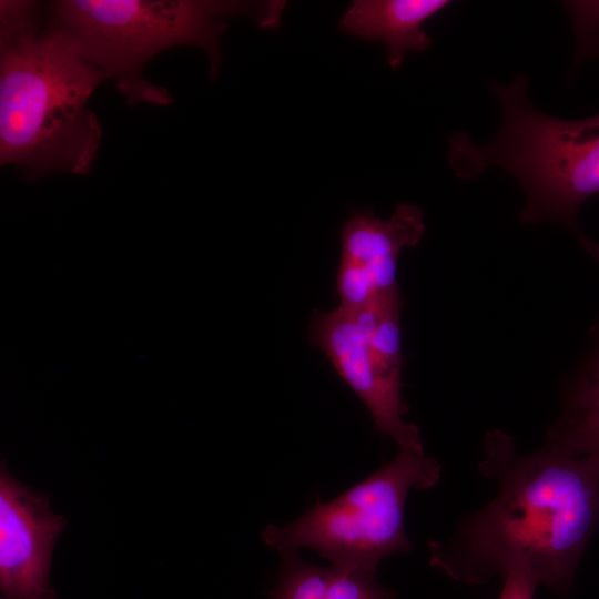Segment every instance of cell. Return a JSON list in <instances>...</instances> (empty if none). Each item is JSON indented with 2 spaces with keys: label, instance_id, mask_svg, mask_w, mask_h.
<instances>
[{
  "label": "cell",
  "instance_id": "obj_13",
  "mask_svg": "<svg viewBox=\"0 0 599 599\" xmlns=\"http://www.w3.org/2000/svg\"><path fill=\"white\" fill-rule=\"evenodd\" d=\"M576 35V60L599 58V0L564 2Z\"/></svg>",
  "mask_w": 599,
  "mask_h": 599
},
{
  "label": "cell",
  "instance_id": "obj_14",
  "mask_svg": "<svg viewBox=\"0 0 599 599\" xmlns=\"http://www.w3.org/2000/svg\"><path fill=\"white\" fill-rule=\"evenodd\" d=\"M504 585L498 599H534L538 581L521 570H511L504 577Z\"/></svg>",
  "mask_w": 599,
  "mask_h": 599
},
{
  "label": "cell",
  "instance_id": "obj_1",
  "mask_svg": "<svg viewBox=\"0 0 599 599\" xmlns=\"http://www.w3.org/2000/svg\"><path fill=\"white\" fill-rule=\"evenodd\" d=\"M477 471L498 491L448 539L428 542L432 567L470 585L521 570L566 591L599 522V471L546 443L521 454L500 429L486 433Z\"/></svg>",
  "mask_w": 599,
  "mask_h": 599
},
{
  "label": "cell",
  "instance_id": "obj_6",
  "mask_svg": "<svg viewBox=\"0 0 599 599\" xmlns=\"http://www.w3.org/2000/svg\"><path fill=\"white\" fill-rule=\"evenodd\" d=\"M308 341L329 361L337 375L368 409L376 432L390 437L399 450L424 454L416 425L404 419L402 366L382 358L369 346L349 311H314Z\"/></svg>",
  "mask_w": 599,
  "mask_h": 599
},
{
  "label": "cell",
  "instance_id": "obj_9",
  "mask_svg": "<svg viewBox=\"0 0 599 599\" xmlns=\"http://www.w3.org/2000/svg\"><path fill=\"white\" fill-rule=\"evenodd\" d=\"M449 4L447 0H355L339 28L366 41H382L389 67L396 69L407 53L430 47L423 24Z\"/></svg>",
  "mask_w": 599,
  "mask_h": 599
},
{
  "label": "cell",
  "instance_id": "obj_10",
  "mask_svg": "<svg viewBox=\"0 0 599 599\" xmlns=\"http://www.w3.org/2000/svg\"><path fill=\"white\" fill-rule=\"evenodd\" d=\"M561 409L546 444L586 459L599 471V329L561 390Z\"/></svg>",
  "mask_w": 599,
  "mask_h": 599
},
{
  "label": "cell",
  "instance_id": "obj_11",
  "mask_svg": "<svg viewBox=\"0 0 599 599\" xmlns=\"http://www.w3.org/2000/svg\"><path fill=\"white\" fill-rule=\"evenodd\" d=\"M281 578L272 599H326L333 567L317 566L302 559L298 551H284Z\"/></svg>",
  "mask_w": 599,
  "mask_h": 599
},
{
  "label": "cell",
  "instance_id": "obj_8",
  "mask_svg": "<svg viewBox=\"0 0 599 599\" xmlns=\"http://www.w3.org/2000/svg\"><path fill=\"white\" fill-rule=\"evenodd\" d=\"M425 230L424 212L416 204H397L387 220L372 210H354L341 229V260L364 270L382 295L398 292L399 255L416 246Z\"/></svg>",
  "mask_w": 599,
  "mask_h": 599
},
{
  "label": "cell",
  "instance_id": "obj_2",
  "mask_svg": "<svg viewBox=\"0 0 599 599\" xmlns=\"http://www.w3.org/2000/svg\"><path fill=\"white\" fill-rule=\"evenodd\" d=\"M106 81L35 1H0V161L29 180L88 174L102 129L88 100Z\"/></svg>",
  "mask_w": 599,
  "mask_h": 599
},
{
  "label": "cell",
  "instance_id": "obj_3",
  "mask_svg": "<svg viewBox=\"0 0 599 599\" xmlns=\"http://www.w3.org/2000/svg\"><path fill=\"white\" fill-rule=\"evenodd\" d=\"M527 88L522 74L507 84L491 82L501 109L496 136L476 144L468 133L455 132L449 138L448 163L463 180L490 166L506 170L525 194L521 224H560L599 260V245L577 222L581 205L599 193V114L581 120L548 115L531 104Z\"/></svg>",
  "mask_w": 599,
  "mask_h": 599
},
{
  "label": "cell",
  "instance_id": "obj_5",
  "mask_svg": "<svg viewBox=\"0 0 599 599\" xmlns=\"http://www.w3.org/2000/svg\"><path fill=\"white\" fill-rule=\"evenodd\" d=\"M439 463L424 454L399 450L387 464L337 497L303 516L262 531L267 547L281 552L315 550L332 566L377 571L379 562L407 552L404 508L412 489H429L440 480Z\"/></svg>",
  "mask_w": 599,
  "mask_h": 599
},
{
  "label": "cell",
  "instance_id": "obj_4",
  "mask_svg": "<svg viewBox=\"0 0 599 599\" xmlns=\"http://www.w3.org/2000/svg\"><path fill=\"white\" fill-rule=\"evenodd\" d=\"M285 2L212 0H59L48 6L49 24L65 34L79 53L112 80L130 104L172 102L170 93L143 75L146 62L177 45L202 49L215 78L227 20L253 17L262 27L280 23Z\"/></svg>",
  "mask_w": 599,
  "mask_h": 599
},
{
  "label": "cell",
  "instance_id": "obj_12",
  "mask_svg": "<svg viewBox=\"0 0 599 599\" xmlns=\"http://www.w3.org/2000/svg\"><path fill=\"white\" fill-rule=\"evenodd\" d=\"M332 567L333 579L326 599H392L395 596L392 589L376 581V571L358 567Z\"/></svg>",
  "mask_w": 599,
  "mask_h": 599
},
{
  "label": "cell",
  "instance_id": "obj_7",
  "mask_svg": "<svg viewBox=\"0 0 599 599\" xmlns=\"http://www.w3.org/2000/svg\"><path fill=\"white\" fill-rule=\"evenodd\" d=\"M64 520L48 498L0 476V588L4 599H55L52 552Z\"/></svg>",
  "mask_w": 599,
  "mask_h": 599
}]
</instances>
